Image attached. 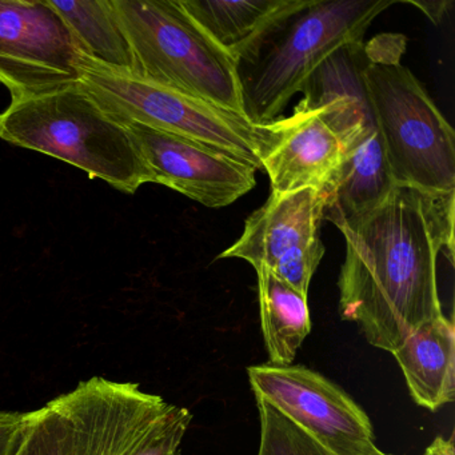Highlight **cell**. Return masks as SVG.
Listing matches in <instances>:
<instances>
[{
	"label": "cell",
	"instance_id": "obj_9",
	"mask_svg": "<svg viewBox=\"0 0 455 455\" xmlns=\"http://www.w3.org/2000/svg\"><path fill=\"white\" fill-rule=\"evenodd\" d=\"M79 60L68 26L49 0H0V84L12 100L81 81Z\"/></svg>",
	"mask_w": 455,
	"mask_h": 455
},
{
	"label": "cell",
	"instance_id": "obj_10",
	"mask_svg": "<svg viewBox=\"0 0 455 455\" xmlns=\"http://www.w3.org/2000/svg\"><path fill=\"white\" fill-rule=\"evenodd\" d=\"M321 196L302 188L283 196H268L266 204L249 215L241 238L218 259H243L255 271L265 268L307 295L311 278L324 255L322 243Z\"/></svg>",
	"mask_w": 455,
	"mask_h": 455
},
{
	"label": "cell",
	"instance_id": "obj_5",
	"mask_svg": "<svg viewBox=\"0 0 455 455\" xmlns=\"http://www.w3.org/2000/svg\"><path fill=\"white\" fill-rule=\"evenodd\" d=\"M113 6L132 46V76L242 113L235 60L202 30L180 0H113Z\"/></svg>",
	"mask_w": 455,
	"mask_h": 455
},
{
	"label": "cell",
	"instance_id": "obj_7",
	"mask_svg": "<svg viewBox=\"0 0 455 455\" xmlns=\"http://www.w3.org/2000/svg\"><path fill=\"white\" fill-rule=\"evenodd\" d=\"M79 68L81 84L118 121L188 138L262 170L263 156L275 140V122L252 124L244 114L116 73L82 55Z\"/></svg>",
	"mask_w": 455,
	"mask_h": 455
},
{
	"label": "cell",
	"instance_id": "obj_11",
	"mask_svg": "<svg viewBox=\"0 0 455 455\" xmlns=\"http://www.w3.org/2000/svg\"><path fill=\"white\" fill-rule=\"evenodd\" d=\"M124 124L151 183L164 185L210 207L230 206L257 185V170L188 138L134 121Z\"/></svg>",
	"mask_w": 455,
	"mask_h": 455
},
{
	"label": "cell",
	"instance_id": "obj_3",
	"mask_svg": "<svg viewBox=\"0 0 455 455\" xmlns=\"http://www.w3.org/2000/svg\"><path fill=\"white\" fill-rule=\"evenodd\" d=\"M407 39L380 34L364 44L363 78L395 186L455 193V134L414 74L402 65Z\"/></svg>",
	"mask_w": 455,
	"mask_h": 455
},
{
	"label": "cell",
	"instance_id": "obj_6",
	"mask_svg": "<svg viewBox=\"0 0 455 455\" xmlns=\"http://www.w3.org/2000/svg\"><path fill=\"white\" fill-rule=\"evenodd\" d=\"M172 406L138 383L94 377L28 411L15 455H130Z\"/></svg>",
	"mask_w": 455,
	"mask_h": 455
},
{
	"label": "cell",
	"instance_id": "obj_19",
	"mask_svg": "<svg viewBox=\"0 0 455 455\" xmlns=\"http://www.w3.org/2000/svg\"><path fill=\"white\" fill-rule=\"evenodd\" d=\"M193 415L185 407L172 404L166 415L130 455H180V443Z\"/></svg>",
	"mask_w": 455,
	"mask_h": 455
},
{
	"label": "cell",
	"instance_id": "obj_23",
	"mask_svg": "<svg viewBox=\"0 0 455 455\" xmlns=\"http://www.w3.org/2000/svg\"><path fill=\"white\" fill-rule=\"evenodd\" d=\"M372 455H393V454H386V452L380 451V450L378 449L377 452H375V454H372Z\"/></svg>",
	"mask_w": 455,
	"mask_h": 455
},
{
	"label": "cell",
	"instance_id": "obj_4",
	"mask_svg": "<svg viewBox=\"0 0 455 455\" xmlns=\"http://www.w3.org/2000/svg\"><path fill=\"white\" fill-rule=\"evenodd\" d=\"M0 140L73 164L126 194L151 183L124 124L81 81L12 100L0 114Z\"/></svg>",
	"mask_w": 455,
	"mask_h": 455
},
{
	"label": "cell",
	"instance_id": "obj_15",
	"mask_svg": "<svg viewBox=\"0 0 455 455\" xmlns=\"http://www.w3.org/2000/svg\"><path fill=\"white\" fill-rule=\"evenodd\" d=\"M49 4L68 26L82 57L116 73L134 74L132 46L113 0H49Z\"/></svg>",
	"mask_w": 455,
	"mask_h": 455
},
{
	"label": "cell",
	"instance_id": "obj_21",
	"mask_svg": "<svg viewBox=\"0 0 455 455\" xmlns=\"http://www.w3.org/2000/svg\"><path fill=\"white\" fill-rule=\"evenodd\" d=\"M403 4H414L415 7L422 10V12H425L433 20V23H439L446 12V7L450 4L449 2H414V0H409Z\"/></svg>",
	"mask_w": 455,
	"mask_h": 455
},
{
	"label": "cell",
	"instance_id": "obj_8",
	"mask_svg": "<svg viewBox=\"0 0 455 455\" xmlns=\"http://www.w3.org/2000/svg\"><path fill=\"white\" fill-rule=\"evenodd\" d=\"M255 398L267 402L332 455H372L374 428L361 406L331 380L305 366L247 369Z\"/></svg>",
	"mask_w": 455,
	"mask_h": 455
},
{
	"label": "cell",
	"instance_id": "obj_14",
	"mask_svg": "<svg viewBox=\"0 0 455 455\" xmlns=\"http://www.w3.org/2000/svg\"><path fill=\"white\" fill-rule=\"evenodd\" d=\"M415 403L436 411L454 401L455 330L441 315L420 324L393 351Z\"/></svg>",
	"mask_w": 455,
	"mask_h": 455
},
{
	"label": "cell",
	"instance_id": "obj_16",
	"mask_svg": "<svg viewBox=\"0 0 455 455\" xmlns=\"http://www.w3.org/2000/svg\"><path fill=\"white\" fill-rule=\"evenodd\" d=\"M257 274L260 327L268 359L271 364L289 366L310 334L307 295L265 268Z\"/></svg>",
	"mask_w": 455,
	"mask_h": 455
},
{
	"label": "cell",
	"instance_id": "obj_17",
	"mask_svg": "<svg viewBox=\"0 0 455 455\" xmlns=\"http://www.w3.org/2000/svg\"><path fill=\"white\" fill-rule=\"evenodd\" d=\"M180 4L234 58L290 0H180Z\"/></svg>",
	"mask_w": 455,
	"mask_h": 455
},
{
	"label": "cell",
	"instance_id": "obj_22",
	"mask_svg": "<svg viewBox=\"0 0 455 455\" xmlns=\"http://www.w3.org/2000/svg\"><path fill=\"white\" fill-rule=\"evenodd\" d=\"M423 455H455V447L452 439H444L443 436H436L430 446L426 449Z\"/></svg>",
	"mask_w": 455,
	"mask_h": 455
},
{
	"label": "cell",
	"instance_id": "obj_18",
	"mask_svg": "<svg viewBox=\"0 0 455 455\" xmlns=\"http://www.w3.org/2000/svg\"><path fill=\"white\" fill-rule=\"evenodd\" d=\"M255 399L260 420L257 455H332L275 407Z\"/></svg>",
	"mask_w": 455,
	"mask_h": 455
},
{
	"label": "cell",
	"instance_id": "obj_2",
	"mask_svg": "<svg viewBox=\"0 0 455 455\" xmlns=\"http://www.w3.org/2000/svg\"><path fill=\"white\" fill-rule=\"evenodd\" d=\"M398 0H290L235 55L242 113L257 124L281 119L290 100L330 54L363 41Z\"/></svg>",
	"mask_w": 455,
	"mask_h": 455
},
{
	"label": "cell",
	"instance_id": "obj_1",
	"mask_svg": "<svg viewBox=\"0 0 455 455\" xmlns=\"http://www.w3.org/2000/svg\"><path fill=\"white\" fill-rule=\"evenodd\" d=\"M455 193L395 186L371 212L340 226V316L370 345L393 353L420 324L443 315L439 255L454 263Z\"/></svg>",
	"mask_w": 455,
	"mask_h": 455
},
{
	"label": "cell",
	"instance_id": "obj_13",
	"mask_svg": "<svg viewBox=\"0 0 455 455\" xmlns=\"http://www.w3.org/2000/svg\"><path fill=\"white\" fill-rule=\"evenodd\" d=\"M343 148L337 135L315 111H292L275 121V140L262 159L270 178L271 196L302 188L324 193L342 164Z\"/></svg>",
	"mask_w": 455,
	"mask_h": 455
},
{
	"label": "cell",
	"instance_id": "obj_12",
	"mask_svg": "<svg viewBox=\"0 0 455 455\" xmlns=\"http://www.w3.org/2000/svg\"><path fill=\"white\" fill-rule=\"evenodd\" d=\"M364 42L345 44L330 54L303 84L294 111H315L337 135L343 154L379 132L364 84Z\"/></svg>",
	"mask_w": 455,
	"mask_h": 455
},
{
	"label": "cell",
	"instance_id": "obj_20",
	"mask_svg": "<svg viewBox=\"0 0 455 455\" xmlns=\"http://www.w3.org/2000/svg\"><path fill=\"white\" fill-rule=\"evenodd\" d=\"M28 417V412L0 411V455H15Z\"/></svg>",
	"mask_w": 455,
	"mask_h": 455
}]
</instances>
